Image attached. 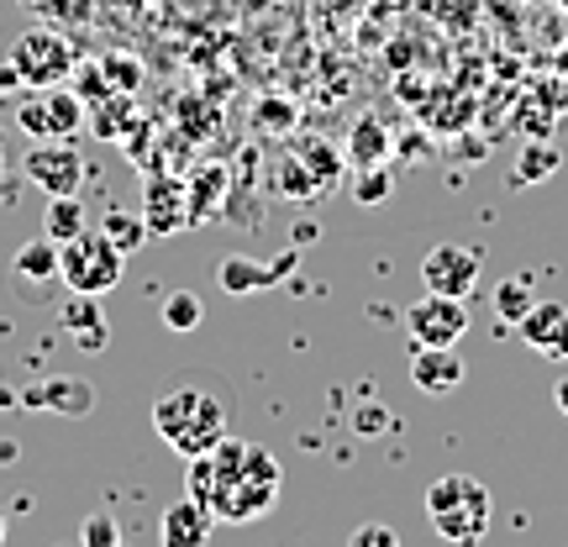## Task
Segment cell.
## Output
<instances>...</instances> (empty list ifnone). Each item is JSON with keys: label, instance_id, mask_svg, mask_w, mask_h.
I'll use <instances>...</instances> for the list:
<instances>
[{"label": "cell", "instance_id": "d6986e66", "mask_svg": "<svg viewBox=\"0 0 568 547\" xmlns=\"http://www.w3.org/2000/svg\"><path fill=\"white\" fill-rule=\"evenodd\" d=\"M105 237H111V243L122 247V253H138L142 247V237H148V222H138V216H132V211H111V216H105V226H101Z\"/></svg>", "mask_w": 568, "mask_h": 547}, {"label": "cell", "instance_id": "8fae6325", "mask_svg": "<svg viewBox=\"0 0 568 547\" xmlns=\"http://www.w3.org/2000/svg\"><path fill=\"white\" fill-rule=\"evenodd\" d=\"M464 358H458V347H416L410 353V385L422 389V395H453V389L464 385Z\"/></svg>", "mask_w": 568, "mask_h": 547}, {"label": "cell", "instance_id": "30bf717a", "mask_svg": "<svg viewBox=\"0 0 568 547\" xmlns=\"http://www.w3.org/2000/svg\"><path fill=\"white\" fill-rule=\"evenodd\" d=\"M516 332H521V343H527L537 358H552V364H564L568 358V305L537 301Z\"/></svg>", "mask_w": 568, "mask_h": 547}, {"label": "cell", "instance_id": "484cf974", "mask_svg": "<svg viewBox=\"0 0 568 547\" xmlns=\"http://www.w3.org/2000/svg\"><path fill=\"white\" fill-rule=\"evenodd\" d=\"M0 159H6V153H0Z\"/></svg>", "mask_w": 568, "mask_h": 547}, {"label": "cell", "instance_id": "5bb4252c", "mask_svg": "<svg viewBox=\"0 0 568 547\" xmlns=\"http://www.w3.org/2000/svg\"><path fill=\"white\" fill-rule=\"evenodd\" d=\"M11 269H17V280H32V284L59 280V243H53V237H42V243H27L17 259H11Z\"/></svg>", "mask_w": 568, "mask_h": 547}, {"label": "cell", "instance_id": "ffe728a7", "mask_svg": "<svg viewBox=\"0 0 568 547\" xmlns=\"http://www.w3.org/2000/svg\"><path fill=\"white\" fill-rule=\"evenodd\" d=\"M389 190H395V180H389V169L385 163H368L364 174L353 180V195L364 205H379V201H389Z\"/></svg>", "mask_w": 568, "mask_h": 547}, {"label": "cell", "instance_id": "7402d4cb", "mask_svg": "<svg viewBox=\"0 0 568 547\" xmlns=\"http://www.w3.org/2000/svg\"><path fill=\"white\" fill-rule=\"evenodd\" d=\"M347 547H400V531L385 527V521H364V527L347 537Z\"/></svg>", "mask_w": 568, "mask_h": 547}, {"label": "cell", "instance_id": "d4e9b609", "mask_svg": "<svg viewBox=\"0 0 568 547\" xmlns=\"http://www.w3.org/2000/svg\"><path fill=\"white\" fill-rule=\"evenodd\" d=\"M0 543H6V506H0Z\"/></svg>", "mask_w": 568, "mask_h": 547}, {"label": "cell", "instance_id": "cb8c5ba5", "mask_svg": "<svg viewBox=\"0 0 568 547\" xmlns=\"http://www.w3.org/2000/svg\"><path fill=\"white\" fill-rule=\"evenodd\" d=\"M552 401H558V411L568 416V379H558V389H552Z\"/></svg>", "mask_w": 568, "mask_h": 547}, {"label": "cell", "instance_id": "603a6c76", "mask_svg": "<svg viewBox=\"0 0 568 547\" xmlns=\"http://www.w3.org/2000/svg\"><path fill=\"white\" fill-rule=\"evenodd\" d=\"M84 543L90 547H122V537H116V527H111L105 516H95V521L84 527Z\"/></svg>", "mask_w": 568, "mask_h": 547}, {"label": "cell", "instance_id": "3957f363", "mask_svg": "<svg viewBox=\"0 0 568 547\" xmlns=\"http://www.w3.org/2000/svg\"><path fill=\"white\" fill-rule=\"evenodd\" d=\"M489 516H495V500H489V489L474 474H443L437 485L426 489V521L453 547L485 543Z\"/></svg>", "mask_w": 568, "mask_h": 547}, {"label": "cell", "instance_id": "2e32d148", "mask_svg": "<svg viewBox=\"0 0 568 547\" xmlns=\"http://www.w3.org/2000/svg\"><path fill=\"white\" fill-rule=\"evenodd\" d=\"M347 148H353V163H358V169H368V163H385L389 138H385V126L374 122V117H364V122L353 126V138H347Z\"/></svg>", "mask_w": 568, "mask_h": 547}, {"label": "cell", "instance_id": "277c9868", "mask_svg": "<svg viewBox=\"0 0 568 547\" xmlns=\"http://www.w3.org/2000/svg\"><path fill=\"white\" fill-rule=\"evenodd\" d=\"M126 274V253L105 232H80L59 247V280L69 284V295H105L116 290Z\"/></svg>", "mask_w": 568, "mask_h": 547}, {"label": "cell", "instance_id": "ac0fdd59", "mask_svg": "<svg viewBox=\"0 0 568 547\" xmlns=\"http://www.w3.org/2000/svg\"><path fill=\"white\" fill-rule=\"evenodd\" d=\"M63 322H69V326H80V332H84L80 343L90 347V353L101 347V337H105V322H101V311H95V295H74V305L63 311Z\"/></svg>", "mask_w": 568, "mask_h": 547}, {"label": "cell", "instance_id": "9a60e30c", "mask_svg": "<svg viewBox=\"0 0 568 547\" xmlns=\"http://www.w3.org/2000/svg\"><path fill=\"white\" fill-rule=\"evenodd\" d=\"M42 232L53 237V243H69V237H80L84 232V211L74 195H53V205H48V216H42Z\"/></svg>", "mask_w": 568, "mask_h": 547}, {"label": "cell", "instance_id": "e0dca14e", "mask_svg": "<svg viewBox=\"0 0 568 547\" xmlns=\"http://www.w3.org/2000/svg\"><path fill=\"white\" fill-rule=\"evenodd\" d=\"M163 322L174 326V332H195L205 322V305L195 290H174V295H163Z\"/></svg>", "mask_w": 568, "mask_h": 547}, {"label": "cell", "instance_id": "4fadbf2b", "mask_svg": "<svg viewBox=\"0 0 568 547\" xmlns=\"http://www.w3.org/2000/svg\"><path fill=\"white\" fill-rule=\"evenodd\" d=\"M489 305H495V316H500V326H516L527 322V311L537 305V284L527 280V274H510V280L495 284V295H489Z\"/></svg>", "mask_w": 568, "mask_h": 547}, {"label": "cell", "instance_id": "7a4b0ae2", "mask_svg": "<svg viewBox=\"0 0 568 547\" xmlns=\"http://www.w3.org/2000/svg\"><path fill=\"white\" fill-rule=\"evenodd\" d=\"M232 422H237V389L216 368H174L153 395V426L184 464L226 443Z\"/></svg>", "mask_w": 568, "mask_h": 547}, {"label": "cell", "instance_id": "7c38bea8", "mask_svg": "<svg viewBox=\"0 0 568 547\" xmlns=\"http://www.w3.org/2000/svg\"><path fill=\"white\" fill-rule=\"evenodd\" d=\"M222 527L211 506H201L195 495H184L163 510V547H211V531Z\"/></svg>", "mask_w": 568, "mask_h": 547}, {"label": "cell", "instance_id": "9c48e42d", "mask_svg": "<svg viewBox=\"0 0 568 547\" xmlns=\"http://www.w3.org/2000/svg\"><path fill=\"white\" fill-rule=\"evenodd\" d=\"M21 169H27V180L38 184V190H48V201H53V195H74L84 180V163L69 142H42V148H32Z\"/></svg>", "mask_w": 568, "mask_h": 547}, {"label": "cell", "instance_id": "6da1fadb", "mask_svg": "<svg viewBox=\"0 0 568 547\" xmlns=\"http://www.w3.org/2000/svg\"><path fill=\"white\" fill-rule=\"evenodd\" d=\"M284 489V474L274 464V453L243 437H226L211 453L190 458L184 474V495H195L201 506H211L216 521L243 527V521H264Z\"/></svg>", "mask_w": 568, "mask_h": 547}, {"label": "cell", "instance_id": "5b68a950", "mask_svg": "<svg viewBox=\"0 0 568 547\" xmlns=\"http://www.w3.org/2000/svg\"><path fill=\"white\" fill-rule=\"evenodd\" d=\"M406 337L410 347H458L468 337V305L426 290L416 305H406Z\"/></svg>", "mask_w": 568, "mask_h": 547}, {"label": "cell", "instance_id": "8992f818", "mask_svg": "<svg viewBox=\"0 0 568 547\" xmlns=\"http://www.w3.org/2000/svg\"><path fill=\"white\" fill-rule=\"evenodd\" d=\"M485 274V253L468 243H437L422 259V284L432 295H453V301H468L474 284Z\"/></svg>", "mask_w": 568, "mask_h": 547}, {"label": "cell", "instance_id": "52a82bcc", "mask_svg": "<svg viewBox=\"0 0 568 547\" xmlns=\"http://www.w3.org/2000/svg\"><path fill=\"white\" fill-rule=\"evenodd\" d=\"M11 69L21 74V84L48 90V84H63L74 74V48L63 38H53V32H27L17 42V53H11Z\"/></svg>", "mask_w": 568, "mask_h": 547}, {"label": "cell", "instance_id": "ba28073f", "mask_svg": "<svg viewBox=\"0 0 568 547\" xmlns=\"http://www.w3.org/2000/svg\"><path fill=\"white\" fill-rule=\"evenodd\" d=\"M80 117H84V105L74 101V90H59V84H48V90H38L32 101L17 105V122L27 126L32 138H48V142L74 138Z\"/></svg>", "mask_w": 568, "mask_h": 547}, {"label": "cell", "instance_id": "44dd1931", "mask_svg": "<svg viewBox=\"0 0 568 547\" xmlns=\"http://www.w3.org/2000/svg\"><path fill=\"white\" fill-rule=\"evenodd\" d=\"M552 169H558V148H542V153H537V148H527V153H521V169H516V180H521V184L552 180Z\"/></svg>", "mask_w": 568, "mask_h": 547}]
</instances>
